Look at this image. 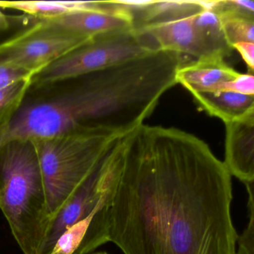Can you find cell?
I'll return each mask as SVG.
<instances>
[{
	"label": "cell",
	"instance_id": "1",
	"mask_svg": "<svg viewBox=\"0 0 254 254\" xmlns=\"http://www.w3.org/2000/svg\"><path fill=\"white\" fill-rule=\"evenodd\" d=\"M120 140V178L98 215L106 243L124 254H236L232 176L206 142L145 124Z\"/></svg>",
	"mask_w": 254,
	"mask_h": 254
},
{
	"label": "cell",
	"instance_id": "19",
	"mask_svg": "<svg viewBox=\"0 0 254 254\" xmlns=\"http://www.w3.org/2000/svg\"><path fill=\"white\" fill-rule=\"evenodd\" d=\"M232 92L239 94L254 96V74L240 73L234 79L223 84L215 93Z\"/></svg>",
	"mask_w": 254,
	"mask_h": 254
},
{
	"label": "cell",
	"instance_id": "2",
	"mask_svg": "<svg viewBox=\"0 0 254 254\" xmlns=\"http://www.w3.org/2000/svg\"><path fill=\"white\" fill-rule=\"evenodd\" d=\"M0 209L23 254H39L50 215L31 140L12 141L0 148Z\"/></svg>",
	"mask_w": 254,
	"mask_h": 254
},
{
	"label": "cell",
	"instance_id": "21",
	"mask_svg": "<svg viewBox=\"0 0 254 254\" xmlns=\"http://www.w3.org/2000/svg\"><path fill=\"white\" fill-rule=\"evenodd\" d=\"M233 50H237L244 62L248 66L250 73L254 74V43H238L233 46Z\"/></svg>",
	"mask_w": 254,
	"mask_h": 254
},
{
	"label": "cell",
	"instance_id": "16",
	"mask_svg": "<svg viewBox=\"0 0 254 254\" xmlns=\"http://www.w3.org/2000/svg\"><path fill=\"white\" fill-rule=\"evenodd\" d=\"M224 35L230 47L238 43H254V19L219 17Z\"/></svg>",
	"mask_w": 254,
	"mask_h": 254
},
{
	"label": "cell",
	"instance_id": "6",
	"mask_svg": "<svg viewBox=\"0 0 254 254\" xmlns=\"http://www.w3.org/2000/svg\"><path fill=\"white\" fill-rule=\"evenodd\" d=\"M94 38L38 20L0 44V64L34 77Z\"/></svg>",
	"mask_w": 254,
	"mask_h": 254
},
{
	"label": "cell",
	"instance_id": "13",
	"mask_svg": "<svg viewBox=\"0 0 254 254\" xmlns=\"http://www.w3.org/2000/svg\"><path fill=\"white\" fill-rule=\"evenodd\" d=\"M100 7V1H17L5 2V8L23 11L38 18L50 20Z\"/></svg>",
	"mask_w": 254,
	"mask_h": 254
},
{
	"label": "cell",
	"instance_id": "4",
	"mask_svg": "<svg viewBox=\"0 0 254 254\" xmlns=\"http://www.w3.org/2000/svg\"><path fill=\"white\" fill-rule=\"evenodd\" d=\"M150 53L133 28L100 35L35 75L32 85L41 87L82 78Z\"/></svg>",
	"mask_w": 254,
	"mask_h": 254
},
{
	"label": "cell",
	"instance_id": "24",
	"mask_svg": "<svg viewBox=\"0 0 254 254\" xmlns=\"http://www.w3.org/2000/svg\"><path fill=\"white\" fill-rule=\"evenodd\" d=\"M82 84H83V83H82ZM86 89H87V88H86ZM87 92H88V91H87ZM89 96H90V94H89ZM90 100H91V99H90ZM91 104H92V102H91ZM92 108H93V105H92ZM92 122H93V120H92ZM91 124H92V123H91ZM91 124H90V125H91Z\"/></svg>",
	"mask_w": 254,
	"mask_h": 254
},
{
	"label": "cell",
	"instance_id": "18",
	"mask_svg": "<svg viewBox=\"0 0 254 254\" xmlns=\"http://www.w3.org/2000/svg\"><path fill=\"white\" fill-rule=\"evenodd\" d=\"M213 12L219 17H244L254 19L253 0H218Z\"/></svg>",
	"mask_w": 254,
	"mask_h": 254
},
{
	"label": "cell",
	"instance_id": "14",
	"mask_svg": "<svg viewBox=\"0 0 254 254\" xmlns=\"http://www.w3.org/2000/svg\"><path fill=\"white\" fill-rule=\"evenodd\" d=\"M194 27L201 38L210 58H224L233 49L226 40L221 19L213 11H202L193 16Z\"/></svg>",
	"mask_w": 254,
	"mask_h": 254
},
{
	"label": "cell",
	"instance_id": "3",
	"mask_svg": "<svg viewBox=\"0 0 254 254\" xmlns=\"http://www.w3.org/2000/svg\"><path fill=\"white\" fill-rule=\"evenodd\" d=\"M120 137L96 126H80L51 137L31 140L42 172L50 220Z\"/></svg>",
	"mask_w": 254,
	"mask_h": 254
},
{
	"label": "cell",
	"instance_id": "10",
	"mask_svg": "<svg viewBox=\"0 0 254 254\" xmlns=\"http://www.w3.org/2000/svg\"><path fill=\"white\" fill-rule=\"evenodd\" d=\"M239 74L223 58H205L184 64L177 72L176 81L191 93H215Z\"/></svg>",
	"mask_w": 254,
	"mask_h": 254
},
{
	"label": "cell",
	"instance_id": "11",
	"mask_svg": "<svg viewBox=\"0 0 254 254\" xmlns=\"http://www.w3.org/2000/svg\"><path fill=\"white\" fill-rule=\"evenodd\" d=\"M191 94L200 109L224 123L242 120L254 114V96L232 92Z\"/></svg>",
	"mask_w": 254,
	"mask_h": 254
},
{
	"label": "cell",
	"instance_id": "22",
	"mask_svg": "<svg viewBox=\"0 0 254 254\" xmlns=\"http://www.w3.org/2000/svg\"><path fill=\"white\" fill-rule=\"evenodd\" d=\"M5 1H0V8H5ZM9 26V22L6 15L0 11V29H5Z\"/></svg>",
	"mask_w": 254,
	"mask_h": 254
},
{
	"label": "cell",
	"instance_id": "8",
	"mask_svg": "<svg viewBox=\"0 0 254 254\" xmlns=\"http://www.w3.org/2000/svg\"><path fill=\"white\" fill-rule=\"evenodd\" d=\"M71 32L96 37L133 28V17L116 8L109 1H100V7L47 20Z\"/></svg>",
	"mask_w": 254,
	"mask_h": 254
},
{
	"label": "cell",
	"instance_id": "12",
	"mask_svg": "<svg viewBox=\"0 0 254 254\" xmlns=\"http://www.w3.org/2000/svg\"><path fill=\"white\" fill-rule=\"evenodd\" d=\"M202 11L197 0H154L132 14L133 29L187 18Z\"/></svg>",
	"mask_w": 254,
	"mask_h": 254
},
{
	"label": "cell",
	"instance_id": "5",
	"mask_svg": "<svg viewBox=\"0 0 254 254\" xmlns=\"http://www.w3.org/2000/svg\"><path fill=\"white\" fill-rule=\"evenodd\" d=\"M120 138L51 218L38 254H51L56 241L65 230L86 218L93 219L106 206L114 194L121 172L123 146Z\"/></svg>",
	"mask_w": 254,
	"mask_h": 254
},
{
	"label": "cell",
	"instance_id": "9",
	"mask_svg": "<svg viewBox=\"0 0 254 254\" xmlns=\"http://www.w3.org/2000/svg\"><path fill=\"white\" fill-rule=\"evenodd\" d=\"M224 124L226 168L244 184L254 182V114Z\"/></svg>",
	"mask_w": 254,
	"mask_h": 254
},
{
	"label": "cell",
	"instance_id": "23",
	"mask_svg": "<svg viewBox=\"0 0 254 254\" xmlns=\"http://www.w3.org/2000/svg\"><path fill=\"white\" fill-rule=\"evenodd\" d=\"M88 254H108V253L105 252V251H100V252H92Z\"/></svg>",
	"mask_w": 254,
	"mask_h": 254
},
{
	"label": "cell",
	"instance_id": "20",
	"mask_svg": "<svg viewBox=\"0 0 254 254\" xmlns=\"http://www.w3.org/2000/svg\"><path fill=\"white\" fill-rule=\"evenodd\" d=\"M29 77L33 76L23 71L0 64V89L3 88L15 81Z\"/></svg>",
	"mask_w": 254,
	"mask_h": 254
},
{
	"label": "cell",
	"instance_id": "17",
	"mask_svg": "<svg viewBox=\"0 0 254 254\" xmlns=\"http://www.w3.org/2000/svg\"><path fill=\"white\" fill-rule=\"evenodd\" d=\"M245 185L248 194L249 221L242 234L238 236L236 254H254V182L247 183Z\"/></svg>",
	"mask_w": 254,
	"mask_h": 254
},
{
	"label": "cell",
	"instance_id": "15",
	"mask_svg": "<svg viewBox=\"0 0 254 254\" xmlns=\"http://www.w3.org/2000/svg\"><path fill=\"white\" fill-rule=\"evenodd\" d=\"M32 78H23L0 89V130L11 122L21 108L32 85Z\"/></svg>",
	"mask_w": 254,
	"mask_h": 254
},
{
	"label": "cell",
	"instance_id": "7",
	"mask_svg": "<svg viewBox=\"0 0 254 254\" xmlns=\"http://www.w3.org/2000/svg\"><path fill=\"white\" fill-rule=\"evenodd\" d=\"M193 16L134 29L151 52H174L196 59L210 58L194 27Z\"/></svg>",
	"mask_w": 254,
	"mask_h": 254
}]
</instances>
